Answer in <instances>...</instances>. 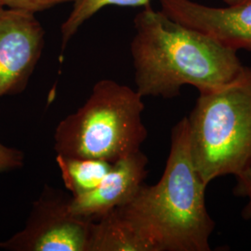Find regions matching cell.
Instances as JSON below:
<instances>
[{
    "instance_id": "cell-1",
    "label": "cell",
    "mask_w": 251,
    "mask_h": 251,
    "mask_svg": "<svg viewBox=\"0 0 251 251\" xmlns=\"http://www.w3.org/2000/svg\"><path fill=\"white\" fill-rule=\"evenodd\" d=\"M130 43L137 91L146 96L172 99L181 87L198 91L221 86L243 67L237 51L213 38L144 7L134 18Z\"/></svg>"
},
{
    "instance_id": "cell-2",
    "label": "cell",
    "mask_w": 251,
    "mask_h": 251,
    "mask_svg": "<svg viewBox=\"0 0 251 251\" xmlns=\"http://www.w3.org/2000/svg\"><path fill=\"white\" fill-rule=\"evenodd\" d=\"M206 187L192 159L184 117L172 128L161 179L154 185L143 184L117 211L148 251H209L215 223L206 208Z\"/></svg>"
},
{
    "instance_id": "cell-3",
    "label": "cell",
    "mask_w": 251,
    "mask_h": 251,
    "mask_svg": "<svg viewBox=\"0 0 251 251\" xmlns=\"http://www.w3.org/2000/svg\"><path fill=\"white\" fill-rule=\"evenodd\" d=\"M189 146L204 182L236 176L251 164V67L199 92L187 117Z\"/></svg>"
},
{
    "instance_id": "cell-4",
    "label": "cell",
    "mask_w": 251,
    "mask_h": 251,
    "mask_svg": "<svg viewBox=\"0 0 251 251\" xmlns=\"http://www.w3.org/2000/svg\"><path fill=\"white\" fill-rule=\"evenodd\" d=\"M143 97L111 79L94 85L76 112L56 126L54 149L68 157L115 162L141 150L147 138Z\"/></svg>"
},
{
    "instance_id": "cell-5",
    "label": "cell",
    "mask_w": 251,
    "mask_h": 251,
    "mask_svg": "<svg viewBox=\"0 0 251 251\" xmlns=\"http://www.w3.org/2000/svg\"><path fill=\"white\" fill-rule=\"evenodd\" d=\"M70 198L46 188L34 202L26 225L0 249L9 251H88L93 220L75 216Z\"/></svg>"
},
{
    "instance_id": "cell-6",
    "label": "cell",
    "mask_w": 251,
    "mask_h": 251,
    "mask_svg": "<svg viewBox=\"0 0 251 251\" xmlns=\"http://www.w3.org/2000/svg\"><path fill=\"white\" fill-rule=\"evenodd\" d=\"M45 46L35 14L0 8V97L25 90Z\"/></svg>"
},
{
    "instance_id": "cell-7",
    "label": "cell",
    "mask_w": 251,
    "mask_h": 251,
    "mask_svg": "<svg viewBox=\"0 0 251 251\" xmlns=\"http://www.w3.org/2000/svg\"><path fill=\"white\" fill-rule=\"evenodd\" d=\"M161 11L235 51L251 50V1L210 7L193 0H159Z\"/></svg>"
},
{
    "instance_id": "cell-8",
    "label": "cell",
    "mask_w": 251,
    "mask_h": 251,
    "mask_svg": "<svg viewBox=\"0 0 251 251\" xmlns=\"http://www.w3.org/2000/svg\"><path fill=\"white\" fill-rule=\"evenodd\" d=\"M147 165L148 158L141 150L117 160L96 188L70 198L69 210L75 216L96 220L124 206L144 184Z\"/></svg>"
},
{
    "instance_id": "cell-9",
    "label": "cell",
    "mask_w": 251,
    "mask_h": 251,
    "mask_svg": "<svg viewBox=\"0 0 251 251\" xmlns=\"http://www.w3.org/2000/svg\"><path fill=\"white\" fill-rule=\"evenodd\" d=\"M88 251H148L117 208L93 220Z\"/></svg>"
},
{
    "instance_id": "cell-10",
    "label": "cell",
    "mask_w": 251,
    "mask_h": 251,
    "mask_svg": "<svg viewBox=\"0 0 251 251\" xmlns=\"http://www.w3.org/2000/svg\"><path fill=\"white\" fill-rule=\"evenodd\" d=\"M56 162L63 183L72 194V198L96 188L114 164L101 159L68 157L61 154H57Z\"/></svg>"
},
{
    "instance_id": "cell-11",
    "label": "cell",
    "mask_w": 251,
    "mask_h": 251,
    "mask_svg": "<svg viewBox=\"0 0 251 251\" xmlns=\"http://www.w3.org/2000/svg\"><path fill=\"white\" fill-rule=\"evenodd\" d=\"M148 5H151L150 0H75L72 11L61 26L62 50H65L78 29L100 9L107 6L146 7Z\"/></svg>"
},
{
    "instance_id": "cell-12",
    "label": "cell",
    "mask_w": 251,
    "mask_h": 251,
    "mask_svg": "<svg viewBox=\"0 0 251 251\" xmlns=\"http://www.w3.org/2000/svg\"><path fill=\"white\" fill-rule=\"evenodd\" d=\"M75 1V0H0L3 7L19 9L33 14L46 9H51L63 3Z\"/></svg>"
},
{
    "instance_id": "cell-13",
    "label": "cell",
    "mask_w": 251,
    "mask_h": 251,
    "mask_svg": "<svg viewBox=\"0 0 251 251\" xmlns=\"http://www.w3.org/2000/svg\"><path fill=\"white\" fill-rule=\"evenodd\" d=\"M236 184L233 188L235 197H242L249 199L248 205L244 207L242 215L244 219H251V164L235 176Z\"/></svg>"
},
{
    "instance_id": "cell-14",
    "label": "cell",
    "mask_w": 251,
    "mask_h": 251,
    "mask_svg": "<svg viewBox=\"0 0 251 251\" xmlns=\"http://www.w3.org/2000/svg\"><path fill=\"white\" fill-rule=\"evenodd\" d=\"M25 154L21 150L6 146L0 143V174L22 168Z\"/></svg>"
},
{
    "instance_id": "cell-15",
    "label": "cell",
    "mask_w": 251,
    "mask_h": 251,
    "mask_svg": "<svg viewBox=\"0 0 251 251\" xmlns=\"http://www.w3.org/2000/svg\"><path fill=\"white\" fill-rule=\"evenodd\" d=\"M224 1L228 5H234V4L244 3V2H249V1H251V0H224Z\"/></svg>"
},
{
    "instance_id": "cell-16",
    "label": "cell",
    "mask_w": 251,
    "mask_h": 251,
    "mask_svg": "<svg viewBox=\"0 0 251 251\" xmlns=\"http://www.w3.org/2000/svg\"><path fill=\"white\" fill-rule=\"evenodd\" d=\"M1 7H3V6H2V4H1V2H0V8H1Z\"/></svg>"
}]
</instances>
